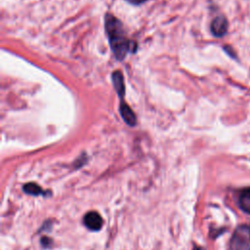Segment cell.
Segmentation results:
<instances>
[{"label": "cell", "instance_id": "obj_1", "mask_svg": "<svg viewBox=\"0 0 250 250\" xmlns=\"http://www.w3.org/2000/svg\"><path fill=\"white\" fill-rule=\"evenodd\" d=\"M105 31L108 36L110 48L119 61H122L129 52H135L137 45L126 36L122 22L114 16H105Z\"/></svg>", "mask_w": 250, "mask_h": 250}, {"label": "cell", "instance_id": "obj_2", "mask_svg": "<svg viewBox=\"0 0 250 250\" xmlns=\"http://www.w3.org/2000/svg\"><path fill=\"white\" fill-rule=\"evenodd\" d=\"M250 245V227L238 226L229 240V250H247Z\"/></svg>", "mask_w": 250, "mask_h": 250}, {"label": "cell", "instance_id": "obj_3", "mask_svg": "<svg viewBox=\"0 0 250 250\" xmlns=\"http://www.w3.org/2000/svg\"><path fill=\"white\" fill-rule=\"evenodd\" d=\"M228 27H229V22L227 19L222 15L217 16L212 21L210 25L211 32L215 37H223L228 31Z\"/></svg>", "mask_w": 250, "mask_h": 250}, {"label": "cell", "instance_id": "obj_4", "mask_svg": "<svg viewBox=\"0 0 250 250\" xmlns=\"http://www.w3.org/2000/svg\"><path fill=\"white\" fill-rule=\"evenodd\" d=\"M83 223H84L85 227L87 229H89L90 230L98 231L102 229L104 221H103V218L101 217V215L98 212L91 211V212H88L84 216Z\"/></svg>", "mask_w": 250, "mask_h": 250}, {"label": "cell", "instance_id": "obj_5", "mask_svg": "<svg viewBox=\"0 0 250 250\" xmlns=\"http://www.w3.org/2000/svg\"><path fill=\"white\" fill-rule=\"evenodd\" d=\"M119 111L121 114V117L123 118L124 122L129 125V126H135L137 123V118L134 113V111L129 107V105L124 103L122 100L120 102V106H119Z\"/></svg>", "mask_w": 250, "mask_h": 250}, {"label": "cell", "instance_id": "obj_6", "mask_svg": "<svg viewBox=\"0 0 250 250\" xmlns=\"http://www.w3.org/2000/svg\"><path fill=\"white\" fill-rule=\"evenodd\" d=\"M112 82L115 88L117 95L119 96L120 100H123V96L125 94V85L122 72L120 70H115L112 73Z\"/></svg>", "mask_w": 250, "mask_h": 250}, {"label": "cell", "instance_id": "obj_7", "mask_svg": "<svg viewBox=\"0 0 250 250\" xmlns=\"http://www.w3.org/2000/svg\"><path fill=\"white\" fill-rule=\"evenodd\" d=\"M239 207L246 213L250 214V187L244 188L238 197Z\"/></svg>", "mask_w": 250, "mask_h": 250}, {"label": "cell", "instance_id": "obj_8", "mask_svg": "<svg viewBox=\"0 0 250 250\" xmlns=\"http://www.w3.org/2000/svg\"><path fill=\"white\" fill-rule=\"evenodd\" d=\"M22 189L25 193L27 194H31V195H43V196H48L47 195V191L43 190L41 187H39L38 185L34 184V183H28V184H25L23 187H22Z\"/></svg>", "mask_w": 250, "mask_h": 250}, {"label": "cell", "instance_id": "obj_9", "mask_svg": "<svg viewBox=\"0 0 250 250\" xmlns=\"http://www.w3.org/2000/svg\"><path fill=\"white\" fill-rule=\"evenodd\" d=\"M52 240L49 237H42L41 238V244L45 247V248H49L52 245Z\"/></svg>", "mask_w": 250, "mask_h": 250}, {"label": "cell", "instance_id": "obj_10", "mask_svg": "<svg viewBox=\"0 0 250 250\" xmlns=\"http://www.w3.org/2000/svg\"><path fill=\"white\" fill-rule=\"evenodd\" d=\"M129 3L131 4H134V5H139V4H142L144 2H146V0H127Z\"/></svg>", "mask_w": 250, "mask_h": 250}, {"label": "cell", "instance_id": "obj_11", "mask_svg": "<svg viewBox=\"0 0 250 250\" xmlns=\"http://www.w3.org/2000/svg\"><path fill=\"white\" fill-rule=\"evenodd\" d=\"M192 250H202V249H201L200 247H198V246H195V247H194Z\"/></svg>", "mask_w": 250, "mask_h": 250}]
</instances>
